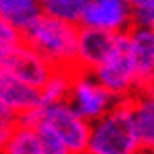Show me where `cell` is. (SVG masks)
Listing matches in <instances>:
<instances>
[{
	"instance_id": "6da1fadb",
	"label": "cell",
	"mask_w": 154,
	"mask_h": 154,
	"mask_svg": "<svg viewBox=\"0 0 154 154\" xmlns=\"http://www.w3.org/2000/svg\"><path fill=\"white\" fill-rule=\"evenodd\" d=\"M78 25L62 23L48 14H41L27 33L23 41L29 43L41 58L49 62L54 70H78L76 68V48H78Z\"/></svg>"
},
{
	"instance_id": "7a4b0ae2",
	"label": "cell",
	"mask_w": 154,
	"mask_h": 154,
	"mask_svg": "<svg viewBox=\"0 0 154 154\" xmlns=\"http://www.w3.org/2000/svg\"><path fill=\"white\" fill-rule=\"evenodd\" d=\"M86 154H140V144L134 128L131 97L119 99L107 115L91 123Z\"/></svg>"
},
{
	"instance_id": "3957f363",
	"label": "cell",
	"mask_w": 154,
	"mask_h": 154,
	"mask_svg": "<svg viewBox=\"0 0 154 154\" xmlns=\"http://www.w3.org/2000/svg\"><path fill=\"white\" fill-rule=\"evenodd\" d=\"M130 31V29H128ZM119 33L111 56L93 74L115 99H128L136 93V68L130 48V33Z\"/></svg>"
},
{
	"instance_id": "277c9868",
	"label": "cell",
	"mask_w": 154,
	"mask_h": 154,
	"mask_svg": "<svg viewBox=\"0 0 154 154\" xmlns=\"http://www.w3.org/2000/svg\"><path fill=\"white\" fill-rule=\"evenodd\" d=\"M119 99L111 95L103 84L95 78L93 72L76 70L74 80H72L70 97L68 105L88 123H95L99 119L107 115Z\"/></svg>"
},
{
	"instance_id": "5b68a950",
	"label": "cell",
	"mask_w": 154,
	"mask_h": 154,
	"mask_svg": "<svg viewBox=\"0 0 154 154\" xmlns=\"http://www.w3.org/2000/svg\"><path fill=\"white\" fill-rule=\"evenodd\" d=\"M0 70L8 72L17 80H21V82L39 91L48 82L54 68L29 43H25L21 39V41L12 43L8 48L0 49Z\"/></svg>"
},
{
	"instance_id": "8992f818",
	"label": "cell",
	"mask_w": 154,
	"mask_h": 154,
	"mask_svg": "<svg viewBox=\"0 0 154 154\" xmlns=\"http://www.w3.org/2000/svg\"><path fill=\"white\" fill-rule=\"evenodd\" d=\"M62 138L68 146L70 154H86L88 138H91V123L84 121L68 103L41 107V121Z\"/></svg>"
},
{
	"instance_id": "52a82bcc",
	"label": "cell",
	"mask_w": 154,
	"mask_h": 154,
	"mask_svg": "<svg viewBox=\"0 0 154 154\" xmlns=\"http://www.w3.org/2000/svg\"><path fill=\"white\" fill-rule=\"evenodd\" d=\"M80 27H91L107 33H125L131 27V2L123 0H86Z\"/></svg>"
},
{
	"instance_id": "ba28073f",
	"label": "cell",
	"mask_w": 154,
	"mask_h": 154,
	"mask_svg": "<svg viewBox=\"0 0 154 154\" xmlns=\"http://www.w3.org/2000/svg\"><path fill=\"white\" fill-rule=\"evenodd\" d=\"M117 35L80 27L78 31V48H76V68L82 72H95L105 62L115 48Z\"/></svg>"
},
{
	"instance_id": "9c48e42d",
	"label": "cell",
	"mask_w": 154,
	"mask_h": 154,
	"mask_svg": "<svg viewBox=\"0 0 154 154\" xmlns=\"http://www.w3.org/2000/svg\"><path fill=\"white\" fill-rule=\"evenodd\" d=\"M130 48L136 68V93L154 86V31L130 27Z\"/></svg>"
},
{
	"instance_id": "30bf717a",
	"label": "cell",
	"mask_w": 154,
	"mask_h": 154,
	"mask_svg": "<svg viewBox=\"0 0 154 154\" xmlns=\"http://www.w3.org/2000/svg\"><path fill=\"white\" fill-rule=\"evenodd\" d=\"M0 105L8 107L11 111L23 115L27 111H33L41 107L39 91L29 84L17 80L8 72L0 70Z\"/></svg>"
},
{
	"instance_id": "8fae6325",
	"label": "cell",
	"mask_w": 154,
	"mask_h": 154,
	"mask_svg": "<svg viewBox=\"0 0 154 154\" xmlns=\"http://www.w3.org/2000/svg\"><path fill=\"white\" fill-rule=\"evenodd\" d=\"M131 105L140 152H154V86L134 93Z\"/></svg>"
},
{
	"instance_id": "7c38bea8",
	"label": "cell",
	"mask_w": 154,
	"mask_h": 154,
	"mask_svg": "<svg viewBox=\"0 0 154 154\" xmlns=\"http://www.w3.org/2000/svg\"><path fill=\"white\" fill-rule=\"evenodd\" d=\"M43 14L41 2L35 0H0V17L11 25L21 37L39 21Z\"/></svg>"
},
{
	"instance_id": "4fadbf2b",
	"label": "cell",
	"mask_w": 154,
	"mask_h": 154,
	"mask_svg": "<svg viewBox=\"0 0 154 154\" xmlns=\"http://www.w3.org/2000/svg\"><path fill=\"white\" fill-rule=\"evenodd\" d=\"M74 74H76V70H62V68L51 72V76L48 78V82L39 88L41 107L58 105V103H68Z\"/></svg>"
},
{
	"instance_id": "5bb4252c",
	"label": "cell",
	"mask_w": 154,
	"mask_h": 154,
	"mask_svg": "<svg viewBox=\"0 0 154 154\" xmlns=\"http://www.w3.org/2000/svg\"><path fill=\"white\" fill-rule=\"evenodd\" d=\"M84 4H86V0H43L41 11H43V14H48L51 19L80 27Z\"/></svg>"
},
{
	"instance_id": "9a60e30c",
	"label": "cell",
	"mask_w": 154,
	"mask_h": 154,
	"mask_svg": "<svg viewBox=\"0 0 154 154\" xmlns=\"http://www.w3.org/2000/svg\"><path fill=\"white\" fill-rule=\"evenodd\" d=\"M2 154H43V152H41V146H39L35 130L21 125L14 131L12 140L8 142V146L4 148Z\"/></svg>"
},
{
	"instance_id": "2e32d148",
	"label": "cell",
	"mask_w": 154,
	"mask_h": 154,
	"mask_svg": "<svg viewBox=\"0 0 154 154\" xmlns=\"http://www.w3.org/2000/svg\"><path fill=\"white\" fill-rule=\"evenodd\" d=\"M35 134H37V140H39V146H41L43 154H70L68 146L62 142V138L49 125L39 123L35 128Z\"/></svg>"
},
{
	"instance_id": "e0dca14e",
	"label": "cell",
	"mask_w": 154,
	"mask_h": 154,
	"mask_svg": "<svg viewBox=\"0 0 154 154\" xmlns=\"http://www.w3.org/2000/svg\"><path fill=\"white\" fill-rule=\"evenodd\" d=\"M131 25L154 31V0H134L131 2Z\"/></svg>"
},
{
	"instance_id": "ac0fdd59",
	"label": "cell",
	"mask_w": 154,
	"mask_h": 154,
	"mask_svg": "<svg viewBox=\"0 0 154 154\" xmlns=\"http://www.w3.org/2000/svg\"><path fill=\"white\" fill-rule=\"evenodd\" d=\"M21 128L19 123V113L11 111L8 107L0 105V154L4 152V148L8 146V142L12 140L14 131Z\"/></svg>"
},
{
	"instance_id": "d6986e66",
	"label": "cell",
	"mask_w": 154,
	"mask_h": 154,
	"mask_svg": "<svg viewBox=\"0 0 154 154\" xmlns=\"http://www.w3.org/2000/svg\"><path fill=\"white\" fill-rule=\"evenodd\" d=\"M21 39H23L21 33H19V31H14L11 25L0 17V49H2V48H8V45H12V43L21 41Z\"/></svg>"
},
{
	"instance_id": "ffe728a7",
	"label": "cell",
	"mask_w": 154,
	"mask_h": 154,
	"mask_svg": "<svg viewBox=\"0 0 154 154\" xmlns=\"http://www.w3.org/2000/svg\"><path fill=\"white\" fill-rule=\"evenodd\" d=\"M140 154H154V152H140Z\"/></svg>"
}]
</instances>
